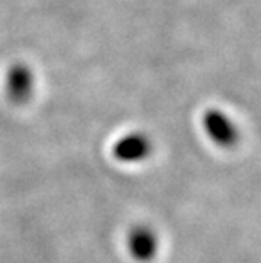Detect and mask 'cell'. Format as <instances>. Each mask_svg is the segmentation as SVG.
Masks as SVG:
<instances>
[{"mask_svg": "<svg viewBox=\"0 0 261 263\" xmlns=\"http://www.w3.org/2000/svg\"><path fill=\"white\" fill-rule=\"evenodd\" d=\"M204 126L207 129L209 136L219 143L220 146H229L236 141V127L227 119L226 114L219 110H210L204 117Z\"/></svg>", "mask_w": 261, "mask_h": 263, "instance_id": "1", "label": "cell"}, {"mask_svg": "<svg viewBox=\"0 0 261 263\" xmlns=\"http://www.w3.org/2000/svg\"><path fill=\"white\" fill-rule=\"evenodd\" d=\"M149 143L148 139L141 134H131L124 136L115 144L114 153L122 161H139L149 153Z\"/></svg>", "mask_w": 261, "mask_h": 263, "instance_id": "2", "label": "cell"}, {"mask_svg": "<svg viewBox=\"0 0 261 263\" xmlns=\"http://www.w3.org/2000/svg\"><path fill=\"white\" fill-rule=\"evenodd\" d=\"M129 250L136 260H151L156 253V236L146 228H137L129 236Z\"/></svg>", "mask_w": 261, "mask_h": 263, "instance_id": "3", "label": "cell"}, {"mask_svg": "<svg viewBox=\"0 0 261 263\" xmlns=\"http://www.w3.org/2000/svg\"><path fill=\"white\" fill-rule=\"evenodd\" d=\"M10 90L14 93H17V97L22 93V92H27V88H29V83H31V77L29 73L24 70V68H14L12 73H10Z\"/></svg>", "mask_w": 261, "mask_h": 263, "instance_id": "4", "label": "cell"}]
</instances>
